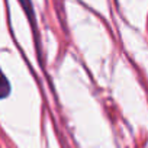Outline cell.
<instances>
[{
  "mask_svg": "<svg viewBox=\"0 0 148 148\" xmlns=\"http://www.w3.org/2000/svg\"><path fill=\"white\" fill-rule=\"evenodd\" d=\"M12 93V83L5 74V71L0 67V100H5Z\"/></svg>",
  "mask_w": 148,
  "mask_h": 148,
  "instance_id": "6da1fadb",
  "label": "cell"
},
{
  "mask_svg": "<svg viewBox=\"0 0 148 148\" xmlns=\"http://www.w3.org/2000/svg\"><path fill=\"white\" fill-rule=\"evenodd\" d=\"M18 2H19V5H21L22 10L25 12V15H26L28 21L31 22V25H32V26H35L36 19H35V12H34V5H32V2H31V0H18Z\"/></svg>",
  "mask_w": 148,
  "mask_h": 148,
  "instance_id": "7a4b0ae2",
  "label": "cell"
}]
</instances>
